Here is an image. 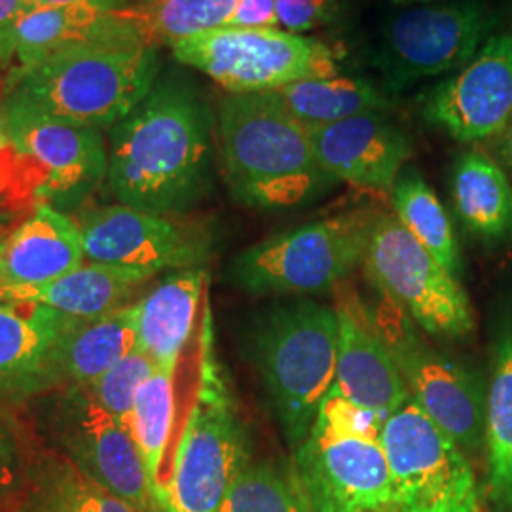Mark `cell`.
<instances>
[{
  "instance_id": "obj_5",
  "label": "cell",
  "mask_w": 512,
  "mask_h": 512,
  "mask_svg": "<svg viewBox=\"0 0 512 512\" xmlns=\"http://www.w3.org/2000/svg\"><path fill=\"white\" fill-rule=\"evenodd\" d=\"M378 211L349 209L279 232L243 249L228 277L253 296H302L334 291L365 262Z\"/></svg>"
},
{
  "instance_id": "obj_12",
  "label": "cell",
  "mask_w": 512,
  "mask_h": 512,
  "mask_svg": "<svg viewBox=\"0 0 512 512\" xmlns=\"http://www.w3.org/2000/svg\"><path fill=\"white\" fill-rule=\"evenodd\" d=\"M492 18L480 0L408 6L385 21L372 54L385 93H401L425 78L456 73L488 40Z\"/></svg>"
},
{
  "instance_id": "obj_1",
  "label": "cell",
  "mask_w": 512,
  "mask_h": 512,
  "mask_svg": "<svg viewBox=\"0 0 512 512\" xmlns=\"http://www.w3.org/2000/svg\"><path fill=\"white\" fill-rule=\"evenodd\" d=\"M211 114L192 84L158 80L147 97L110 129L107 183L118 203L179 217L211 184Z\"/></svg>"
},
{
  "instance_id": "obj_9",
  "label": "cell",
  "mask_w": 512,
  "mask_h": 512,
  "mask_svg": "<svg viewBox=\"0 0 512 512\" xmlns=\"http://www.w3.org/2000/svg\"><path fill=\"white\" fill-rule=\"evenodd\" d=\"M40 406L48 448L137 512H164L129 429L93 403L80 385H61Z\"/></svg>"
},
{
  "instance_id": "obj_13",
  "label": "cell",
  "mask_w": 512,
  "mask_h": 512,
  "mask_svg": "<svg viewBox=\"0 0 512 512\" xmlns=\"http://www.w3.org/2000/svg\"><path fill=\"white\" fill-rule=\"evenodd\" d=\"M291 465L310 512H397L380 439L313 423Z\"/></svg>"
},
{
  "instance_id": "obj_3",
  "label": "cell",
  "mask_w": 512,
  "mask_h": 512,
  "mask_svg": "<svg viewBox=\"0 0 512 512\" xmlns=\"http://www.w3.org/2000/svg\"><path fill=\"white\" fill-rule=\"evenodd\" d=\"M253 359L289 448L308 439L334 385L338 315L300 298L266 311L253 332Z\"/></svg>"
},
{
  "instance_id": "obj_19",
  "label": "cell",
  "mask_w": 512,
  "mask_h": 512,
  "mask_svg": "<svg viewBox=\"0 0 512 512\" xmlns=\"http://www.w3.org/2000/svg\"><path fill=\"white\" fill-rule=\"evenodd\" d=\"M319 165L336 183L391 194L412 156V141L385 112H368L327 126H311Z\"/></svg>"
},
{
  "instance_id": "obj_42",
  "label": "cell",
  "mask_w": 512,
  "mask_h": 512,
  "mask_svg": "<svg viewBox=\"0 0 512 512\" xmlns=\"http://www.w3.org/2000/svg\"><path fill=\"white\" fill-rule=\"evenodd\" d=\"M512 512V511H511Z\"/></svg>"
},
{
  "instance_id": "obj_26",
  "label": "cell",
  "mask_w": 512,
  "mask_h": 512,
  "mask_svg": "<svg viewBox=\"0 0 512 512\" xmlns=\"http://www.w3.org/2000/svg\"><path fill=\"white\" fill-rule=\"evenodd\" d=\"M486 494L495 512L512 511V317L495 334L486 384Z\"/></svg>"
},
{
  "instance_id": "obj_29",
  "label": "cell",
  "mask_w": 512,
  "mask_h": 512,
  "mask_svg": "<svg viewBox=\"0 0 512 512\" xmlns=\"http://www.w3.org/2000/svg\"><path fill=\"white\" fill-rule=\"evenodd\" d=\"M393 215L450 274L463 268L452 220L439 196L414 169H404L391 190Z\"/></svg>"
},
{
  "instance_id": "obj_40",
  "label": "cell",
  "mask_w": 512,
  "mask_h": 512,
  "mask_svg": "<svg viewBox=\"0 0 512 512\" xmlns=\"http://www.w3.org/2000/svg\"><path fill=\"white\" fill-rule=\"evenodd\" d=\"M448 2H458V0H391V4L399 8H408V6H431V4H448Z\"/></svg>"
},
{
  "instance_id": "obj_6",
  "label": "cell",
  "mask_w": 512,
  "mask_h": 512,
  "mask_svg": "<svg viewBox=\"0 0 512 512\" xmlns=\"http://www.w3.org/2000/svg\"><path fill=\"white\" fill-rule=\"evenodd\" d=\"M251 461L249 425L213 351L165 492L164 512H220L230 486Z\"/></svg>"
},
{
  "instance_id": "obj_8",
  "label": "cell",
  "mask_w": 512,
  "mask_h": 512,
  "mask_svg": "<svg viewBox=\"0 0 512 512\" xmlns=\"http://www.w3.org/2000/svg\"><path fill=\"white\" fill-rule=\"evenodd\" d=\"M368 277L416 327L444 340L475 330L471 300L450 274L393 213L376 215L363 262Z\"/></svg>"
},
{
  "instance_id": "obj_4",
  "label": "cell",
  "mask_w": 512,
  "mask_h": 512,
  "mask_svg": "<svg viewBox=\"0 0 512 512\" xmlns=\"http://www.w3.org/2000/svg\"><path fill=\"white\" fill-rule=\"evenodd\" d=\"M158 46H86L25 74L8 101L84 128H114L135 109L160 73Z\"/></svg>"
},
{
  "instance_id": "obj_35",
  "label": "cell",
  "mask_w": 512,
  "mask_h": 512,
  "mask_svg": "<svg viewBox=\"0 0 512 512\" xmlns=\"http://www.w3.org/2000/svg\"><path fill=\"white\" fill-rule=\"evenodd\" d=\"M279 29L302 35L340 18V0H275Z\"/></svg>"
},
{
  "instance_id": "obj_23",
  "label": "cell",
  "mask_w": 512,
  "mask_h": 512,
  "mask_svg": "<svg viewBox=\"0 0 512 512\" xmlns=\"http://www.w3.org/2000/svg\"><path fill=\"white\" fill-rule=\"evenodd\" d=\"M152 275L84 262L71 274L38 287H0V302H33L73 321H95L139 298Z\"/></svg>"
},
{
  "instance_id": "obj_20",
  "label": "cell",
  "mask_w": 512,
  "mask_h": 512,
  "mask_svg": "<svg viewBox=\"0 0 512 512\" xmlns=\"http://www.w3.org/2000/svg\"><path fill=\"white\" fill-rule=\"evenodd\" d=\"M76 321L33 302H0V401L18 403L65 385L59 349Z\"/></svg>"
},
{
  "instance_id": "obj_27",
  "label": "cell",
  "mask_w": 512,
  "mask_h": 512,
  "mask_svg": "<svg viewBox=\"0 0 512 512\" xmlns=\"http://www.w3.org/2000/svg\"><path fill=\"white\" fill-rule=\"evenodd\" d=\"M135 349L137 300L95 321H76L59 349L65 385H92Z\"/></svg>"
},
{
  "instance_id": "obj_25",
  "label": "cell",
  "mask_w": 512,
  "mask_h": 512,
  "mask_svg": "<svg viewBox=\"0 0 512 512\" xmlns=\"http://www.w3.org/2000/svg\"><path fill=\"white\" fill-rule=\"evenodd\" d=\"M452 205L469 236L484 245L512 243V183L480 150L459 154L450 177Z\"/></svg>"
},
{
  "instance_id": "obj_39",
  "label": "cell",
  "mask_w": 512,
  "mask_h": 512,
  "mask_svg": "<svg viewBox=\"0 0 512 512\" xmlns=\"http://www.w3.org/2000/svg\"><path fill=\"white\" fill-rule=\"evenodd\" d=\"M499 156L503 160L505 167L509 169V173L512 175V120L511 124L507 128L503 129V133L499 135Z\"/></svg>"
},
{
  "instance_id": "obj_16",
  "label": "cell",
  "mask_w": 512,
  "mask_h": 512,
  "mask_svg": "<svg viewBox=\"0 0 512 512\" xmlns=\"http://www.w3.org/2000/svg\"><path fill=\"white\" fill-rule=\"evenodd\" d=\"M421 116L458 143L499 137L512 120V35L488 38L465 67L425 95Z\"/></svg>"
},
{
  "instance_id": "obj_22",
  "label": "cell",
  "mask_w": 512,
  "mask_h": 512,
  "mask_svg": "<svg viewBox=\"0 0 512 512\" xmlns=\"http://www.w3.org/2000/svg\"><path fill=\"white\" fill-rule=\"evenodd\" d=\"M209 306L205 268L177 270L137 298V349L173 370Z\"/></svg>"
},
{
  "instance_id": "obj_28",
  "label": "cell",
  "mask_w": 512,
  "mask_h": 512,
  "mask_svg": "<svg viewBox=\"0 0 512 512\" xmlns=\"http://www.w3.org/2000/svg\"><path fill=\"white\" fill-rule=\"evenodd\" d=\"M270 93L306 128L327 126L368 112H385L391 105L387 93L374 82L351 74L298 80Z\"/></svg>"
},
{
  "instance_id": "obj_41",
  "label": "cell",
  "mask_w": 512,
  "mask_h": 512,
  "mask_svg": "<svg viewBox=\"0 0 512 512\" xmlns=\"http://www.w3.org/2000/svg\"><path fill=\"white\" fill-rule=\"evenodd\" d=\"M0 512H4V511H0Z\"/></svg>"
},
{
  "instance_id": "obj_7",
  "label": "cell",
  "mask_w": 512,
  "mask_h": 512,
  "mask_svg": "<svg viewBox=\"0 0 512 512\" xmlns=\"http://www.w3.org/2000/svg\"><path fill=\"white\" fill-rule=\"evenodd\" d=\"M169 48L179 63L207 74L228 93L274 92L338 69L327 44L281 29L220 27Z\"/></svg>"
},
{
  "instance_id": "obj_21",
  "label": "cell",
  "mask_w": 512,
  "mask_h": 512,
  "mask_svg": "<svg viewBox=\"0 0 512 512\" xmlns=\"http://www.w3.org/2000/svg\"><path fill=\"white\" fill-rule=\"evenodd\" d=\"M86 262L76 220L37 202L0 245V287H38Z\"/></svg>"
},
{
  "instance_id": "obj_33",
  "label": "cell",
  "mask_w": 512,
  "mask_h": 512,
  "mask_svg": "<svg viewBox=\"0 0 512 512\" xmlns=\"http://www.w3.org/2000/svg\"><path fill=\"white\" fill-rule=\"evenodd\" d=\"M35 200L25 160L12 137L6 101L0 103V200L21 202Z\"/></svg>"
},
{
  "instance_id": "obj_30",
  "label": "cell",
  "mask_w": 512,
  "mask_h": 512,
  "mask_svg": "<svg viewBox=\"0 0 512 512\" xmlns=\"http://www.w3.org/2000/svg\"><path fill=\"white\" fill-rule=\"evenodd\" d=\"M220 512H310L293 465L251 461L230 486Z\"/></svg>"
},
{
  "instance_id": "obj_15",
  "label": "cell",
  "mask_w": 512,
  "mask_h": 512,
  "mask_svg": "<svg viewBox=\"0 0 512 512\" xmlns=\"http://www.w3.org/2000/svg\"><path fill=\"white\" fill-rule=\"evenodd\" d=\"M6 112L37 202L73 207L107 177L109 154L101 129L59 122L8 99Z\"/></svg>"
},
{
  "instance_id": "obj_32",
  "label": "cell",
  "mask_w": 512,
  "mask_h": 512,
  "mask_svg": "<svg viewBox=\"0 0 512 512\" xmlns=\"http://www.w3.org/2000/svg\"><path fill=\"white\" fill-rule=\"evenodd\" d=\"M156 365L143 351L135 349L118 365L112 366L97 382L84 387L93 403L99 404L110 418L129 429L133 404L139 387L152 376Z\"/></svg>"
},
{
  "instance_id": "obj_11",
  "label": "cell",
  "mask_w": 512,
  "mask_h": 512,
  "mask_svg": "<svg viewBox=\"0 0 512 512\" xmlns=\"http://www.w3.org/2000/svg\"><path fill=\"white\" fill-rule=\"evenodd\" d=\"M380 442L397 512H480L471 459L412 397L385 420Z\"/></svg>"
},
{
  "instance_id": "obj_17",
  "label": "cell",
  "mask_w": 512,
  "mask_h": 512,
  "mask_svg": "<svg viewBox=\"0 0 512 512\" xmlns=\"http://www.w3.org/2000/svg\"><path fill=\"white\" fill-rule=\"evenodd\" d=\"M338 353L334 389L384 421L410 401L395 357L376 325L374 313L348 281L336 289Z\"/></svg>"
},
{
  "instance_id": "obj_31",
  "label": "cell",
  "mask_w": 512,
  "mask_h": 512,
  "mask_svg": "<svg viewBox=\"0 0 512 512\" xmlns=\"http://www.w3.org/2000/svg\"><path fill=\"white\" fill-rule=\"evenodd\" d=\"M239 0H148L139 10L152 42L173 46L184 38L226 27Z\"/></svg>"
},
{
  "instance_id": "obj_10",
  "label": "cell",
  "mask_w": 512,
  "mask_h": 512,
  "mask_svg": "<svg viewBox=\"0 0 512 512\" xmlns=\"http://www.w3.org/2000/svg\"><path fill=\"white\" fill-rule=\"evenodd\" d=\"M372 313L410 397L469 458L478 456L484 450L486 421L482 378L454 355L429 344L425 332L385 296L384 304Z\"/></svg>"
},
{
  "instance_id": "obj_38",
  "label": "cell",
  "mask_w": 512,
  "mask_h": 512,
  "mask_svg": "<svg viewBox=\"0 0 512 512\" xmlns=\"http://www.w3.org/2000/svg\"><path fill=\"white\" fill-rule=\"evenodd\" d=\"M25 8H38V6H57V4H71V2H88L99 8H110V10H118V8H128L131 0H23ZM148 2V0H147Z\"/></svg>"
},
{
  "instance_id": "obj_18",
  "label": "cell",
  "mask_w": 512,
  "mask_h": 512,
  "mask_svg": "<svg viewBox=\"0 0 512 512\" xmlns=\"http://www.w3.org/2000/svg\"><path fill=\"white\" fill-rule=\"evenodd\" d=\"M152 44L139 8H99L88 2L25 8L16 25L21 78L55 55L86 46ZM21 82V80H19Z\"/></svg>"
},
{
  "instance_id": "obj_36",
  "label": "cell",
  "mask_w": 512,
  "mask_h": 512,
  "mask_svg": "<svg viewBox=\"0 0 512 512\" xmlns=\"http://www.w3.org/2000/svg\"><path fill=\"white\" fill-rule=\"evenodd\" d=\"M25 10L23 0H0V103L18 88V54H16V25Z\"/></svg>"
},
{
  "instance_id": "obj_14",
  "label": "cell",
  "mask_w": 512,
  "mask_h": 512,
  "mask_svg": "<svg viewBox=\"0 0 512 512\" xmlns=\"http://www.w3.org/2000/svg\"><path fill=\"white\" fill-rule=\"evenodd\" d=\"M86 262L145 274L202 268L211 239L198 226L124 203L84 211L78 219Z\"/></svg>"
},
{
  "instance_id": "obj_24",
  "label": "cell",
  "mask_w": 512,
  "mask_h": 512,
  "mask_svg": "<svg viewBox=\"0 0 512 512\" xmlns=\"http://www.w3.org/2000/svg\"><path fill=\"white\" fill-rule=\"evenodd\" d=\"M4 512H137L52 448L29 446L18 495Z\"/></svg>"
},
{
  "instance_id": "obj_2",
  "label": "cell",
  "mask_w": 512,
  "mask_h": 512,
  "mask_svg": "<svg viewBox=\"0 0 512 512\" xmlns=\"http://www.w3.org/2000/svg\"><path fill=\"white\" fill-rule=\"evenodd\" d=\"M217 147L228 190L249 209H298L336 184L317 162L308 128L270 92L220 101Z\"/></svg>"
},
{
  "instance_id": "obj_34",
  "label": "cell",
  "mask_w": 512,
  "mask_h": 512,
  "mask_svg": "<svg viewBox=\"0 0 512 512\" xmlns=\"http://www.w3.org/2000/svg\"><path fill=\"white\" fill-rule=\"evenodd\" d=\"M25 463L27 442L12 418L0 410V511L18 495Z\"/></svg>"
},
{
  "instance_id": "obj_37",
  "label": "cell",
  "mask_w": 512,
  "mask_h": 512,
  "mask_svg": "<svg viewBox=\"0 0 512 512\" xmlns=\"http://www.w3.org/2000/svg\"><path fill=\"white\" fill-rule=\"evenodd\" d=\"M226 27L236 29H279L275 0H239Z\"/></svg>"
}]
</instances>
